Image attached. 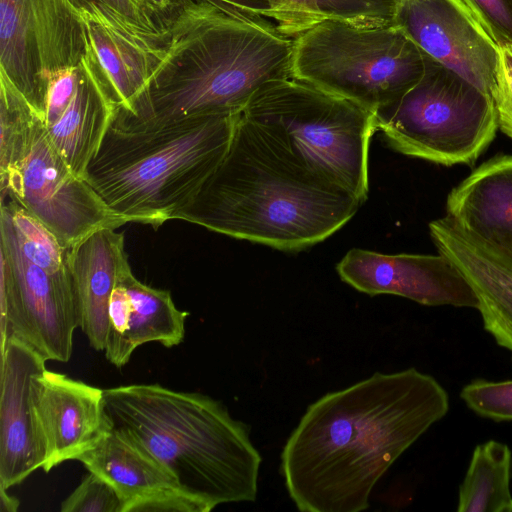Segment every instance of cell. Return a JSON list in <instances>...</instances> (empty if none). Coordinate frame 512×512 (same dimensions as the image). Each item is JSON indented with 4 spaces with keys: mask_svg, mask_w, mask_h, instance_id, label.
Masks as SVG:
<instances>
[{
    "mask_svg": "<svg viewBox=\"0 0 512 512\" xmlns=\"http://www.w3.org/2000/svg\"><path fill=\"white\" fill-rule=\"evenodd\" d=\"M0 86L1 196L17 201L64 247L128 223L69 168L26 99L7 81Z\"/></svg>",
    "mask_w": 512,
    "mask_h": 512,
    "instance_id": "52a82bcc",
    "label": "cell"
},
{
    "mask_svg": "<svg viewBox=\"0 0 512 512\" xmlns=\"http://www.w3.org/2000/svg\"><path fill=\"white\" fill-rule=\"evenodd\" d=\"M0 214L7 218L20 250L31 262L52 273L67 268V247L17 201L1 196Z\"/></svg>",
    "mask_w": 512,
    "mask_h": 512,
    "instance_id": "484cf974",
    "label": "cell"
},
{
    "mask_svg": "<svg viewBox=\"0 0 512 512\" xmlns=\"http://www.w3.org/2000/svg\"><path fill=\"white\" fill-rule=\"evenodd\" d=\"M117 108L89 43L71 99L56 116L42 121L50 141L77 176L84 179Z\"/></svg>",
    "mask_w": 512,
    "mask_h": 512,
    "instance_id": "2e32d148",
    "label": "cell"
},
{
    "mask_svg": "<svg viewBox=\"0 0 512 512\" xmlns=\"http://www.w3.org/2000/svg\"><path fill=\"white\" fill-rule=\"evenodd\" d=\"M492 98L498 128L512 138V47L500 48V63Z\"/></svg>",
    "mask_w": 512,
    "mask_h": 512,
    "instance_id": "4dcf8cb0",
    "label": "cell"
},
{
    "mask_svg": "<svg viewBox=\"0 0 512 512\" xmlns=\"http://www.w3.org/2000/svg\"><path fill=\"white\" fill-rule=\"evenodd\" d=\"M239 113L152 126L116 109L84 179L113 213L157 229L195 197L220 164Z\"/></svg>",
    "mask_w": 512,
    "mask_h": 512,
    "instance_id": "5b68a950",
    "label": "cell"
},
{
    "mask_svg": "<svg viewBox=\"0 0 512 512\" xmlns=\"http://www.w3.org/2000/svg\"><path fill=\"white\" fill-rule=\"evenodd\" d=\"M0 66L1 78L7 80L41 117L44 91L28 0H0Z\"/></svg>",
    "mask_w": 512,
    "mask_h": 512,
    "instance_id": "7402d4cb",
    "label": "cell"
},
{
    "mask_svg": "<svg viewBox=\"0 0 512 512\" xmlns=\"http://www.w3.org/2000/svg\"><path fill=\"white\" fill-rule=\"evenodd\" d=\"M206 504L180 488H168L130 504L125 512H209Z\"/></svg>",
    "mask_w": 512,
    "mask_h": 512,
    "instance_id": "f546056e",
    "label": "cell"
},
{
    "mask_svg": "<svg viewBox=\"0 0 512 512\" xmlns=\"http://www.w3.org/2000/svg\"><path fill=\"white\" fill-rule=\"evenodd\" d=\"M28 7L45 96L46 81L53 72L80 65L89 46L88 35L68 0H28Z\"/></svg>",
    "mask_w": 512,
    "mask_h": 512,
    "instance_id": "44dd1931",
    "label": "cell"
},
{
    "mask_svg": "<svg viewBox=\"0 0 512 512\" xmlns=\"http://www.w3.org/2000/svg\"><path fill=\"white\" fill-rule=\"evenodd\" d=\"M394 24L426 56L492 96L500 48L461 0H398Z\"/></svg>",
    "mask_w": 512,
    "mask_h": 512,
    "instance_id": "8fae6325",
    "label": "cell"
},
{
    "mask_svg": "<svg viewBox=\"0 0 512 512\" xmlns=\"http://www.w3.org/2000/svg\"><path fill=\"white\" fill-rule=\"evenodd\" d=\"M166 24L164 52L131 111L161 126L236 114L264 84L292 76L293 38L221 0H179Z\"/></svg>",
    "mask_w": 512,
    "mask_h": 512,
    "instance_id": "7a4b0ae2",
    "label": "cell"
},
{
    "mask_svg": "<svg viewBox=\"0 0 512 512\" xmlns=\"http://www.w3.org/2000/svg\"><path fill=\"white\" fill-rule=\"evenodd\" d=\"M124 502L116 489L99 475L89 472L61 503V512H123Z\"/></svg>",
    "mask_w": 512,
    "mask_h": 512,
    "instance_id": "83f0119b",
    "label": "cell"
},
{
    "mask_svg": "<svg viewBox=\"0 0 512 512\" xmlns=\"http://www.w3.org/2000/svg\"><path fill=\"white\" fill-rule=\"evenodd\" d=\"M341 280L370 296L391 294L422 305L478 307L461 271L444 254H382L349 250L336 265Z\"/></svg>",
    "mask_w": 512,
    "mask_h": 512,
    "instance_id": "7c38bea8",
    "label": "cell"
},
{
    "mask_svg": "<svg viewBox=\"0 0 512 512\" xmlns=\"http://www.w3.org/2000/svg\"><path fill=\"white\" fill-rule=\"evenodd\" d=\"M374 119L394 150L445 166L473 164L498 129L492 96L428 56L422 77Z\"/></svg>",
    "mask_w": 512,
    "mask_h": 512,
    "instance_id": "9c48e42d",
    "label": "cell"
},
{
    "mask_svg": "<svg viewBox=\"0 0 512 512\" xmlns=\"http://www.w3.org/2000/svg\"><path fill=\"white\" fill-rule=\"evenodd\" d=\"M499 48L512 47V0H461Z\"/></svg>",
    "mask_w": 512,
    "mask_h": 512,
    "instance_id": "f1b7e54d",
    "label": "cell"
},
{
    "mask_svg": "<svg viewBox=\"0 0 512 512\" xmlns=\"http://www.w3.org/2000/svg\"><path fill=\"white\" fill-rule=\"evenodd\" d=\"M83 23L115 105L131 111L147 83L153 63L117 35L95 23Z\"/></svg>",
    "mask_w": 512,
    "mask_h": 512,
    "instance_id": "cb8c5ba5",
    "label": "cell"
},
{
    "mask_svg": "<svg viewBox=\"0 0 512 512\" xmlns=\"http://www.w3.org/2000/svg\"><path fill=\"white\" fill-rule=\"evenodd\" d=\"M139 1H141V2H143V3H146V4L153 5V4H151L148 0H139ZM153 6H154V5H153Z\"/></svg>",
    "mask_w": 512,
    "mask_h": 512,
    "instance_id": "836d02e7",
    "label": "cell"
},
{
    "mask_svg": "<svg viewBox=\"0 0 512 512\" xmlns=\"http://www.w3.org/2000/svg\"><path fill=\"white\" fill-rule=\"evenodd\" d=\"M512 454L495 440L476 446L459 490V512H512Z\"/></svg>",
    "mask_w": 512,
    "mask_h": 512,
    "instance_id": "603a6c76",
    "label": "cell"
},
{
    "mask_svg": "<svg viewBox=\"0 0 512 512\" xmlns=\"http://www.w3.org/2000/svg\"><path fill=\"white\" fill-rule=\"evenodd\" d=\"M460 396L476 414L495 421L512 420V380L473 381L463 387Z\"/></svg>",
    "mask_w": 512,
    "mask_h": 512,
    "instance_id": "4316f807",
    "label": "cell"
},
{
    "mask_svg": "<svg viewBox=\"0 0 512 512\" xmlns=\"http://www.w3.org/2000/svg\"><path fill=\"white\" fill-rule=\"evenodd\" d=\"M46 359L16 339L1 344L0 487L10 489L43 467L31 386Z\"/></svg>",
    "mask_w": 512,
    "mask_h": 512,
    "instance_id": "5bb4252c",
    "label": "cell"
},
{
    "mask_svg": "<svg viewBox=\"0 0 512 512\" xmlns=\"http://www.w3.org/2000/svg\"><path fill=\"white\" fill-rule=\"evenodd\" d=\"M449 410L446 390L409 368L376 372L309 405L280 471L302 512H360L392 464Z\"/></svg>",
    "mask_w": 512,
    "mask_h": 512,
    "instance_id": "6da1fadb",
    "label": "cell"
},
{
    "mask_svg": "<svg viewBox=\"0 0 512 512\" xmlns=\"http://www.w3.org/2000/svg\"><path fill=\"white\" fill-rule=\"evenodd\" d=\"M127 308V330L114 366L126 365L139 346L158 342L170 348L185 337L187 311L179 310L167 290L153 288L139 281L129 264L120 273Z\"/></svg>",
    "mask_w": 512,
    "mask_h": 512,
    "instance_id": "ffe728a7",
    "label": "cell"
},
{
    "mask_svg": "<svg viewBox=\"0 0 512 512\" xmlns=\"http://www.w3.org/2000/svg\"><path fill=\"white\" fill-rule=\"evenodd\" d=\"M112 430L159 461L208 506L253 502L261 456L247 425L218 400L160 384L103 389Z\"/></svg>",
    "mask_w": 512,
    "mask_h": 512,
    "instance_id": "277c9868",
    "label": "cell"
},
{
    "mask_svg": "<svg viewBox=\"0 0 512 512\" xmlns=\"http://www.w3.org/2000/svg\"><path fill=\"white\" fill-rule=\"evenodd\" d=\"M128 257L124 234L101 228L67 247V265L79 309L80 327L89 344L104 351L112 291Z\"/></svg>",
    "mask_w": 512,
    "mask_h": 512,
    "instance_id": "e0dca14e",
    "label": "cell"
},
{
    "mask_svg": "<svg viewBox=\"0 0 512 512\" xmlns=\"http://www.w3.org/2000/svg\"><path fill=\"white\" fill-rule=\"evenodd\" d=\"M447 216L512 257V155L495 156L452 189Z\"/></svg>",
    "mask_w": 512,
    "mask_h": 512,
    "instance_id": "ac0fdd59",
    "label": "cell"
},
{
    "mask_svg": "<svg viewBox=\"0 0 512 512\" xmlns=\"http://www.w3.org/2000/svg\"><path fill=\"white\" fill-rule=\"evenodd\" d=\"M19 501L8 494V490L0 487V511L15 512L18 510Z\"/></svg>",
    "mask_w": 512,
    "mask_h": 512,
    "instance_id": "1f68e13d",
    "label": "cell"
},
{
    "mask_svg": "<svg viewBox=\"0 0 512 512\" xmlns=\"http://www.w3.org/2000/svg\"><path fill=\"white\" fill-rule=\"evenodd\" d=\"M31 397L46 473L77 460L112 431L103 389L45 369L34 377Z\"/></svg>",
    "mask_w": 512,
    "mask_h": 512,
    "instance_id": "4fadbf2b",
    "label": "cell"
},
{
    "mask_svg": "<svg viewBox=\"0 0 512 512\" xmlns=\"http://www.w3.org/2000/svg\"><path fill=\"white\" fill-rule=\"evenodd\" d=\"M426 60L394 23L323 20L293 38L291 74L374 113L422 77Z\"/></svg>",
    "mask_w": 512,
    "mask_h": 512,
    "instance_id": "ba28073f",
    "label": "cell"
},
{
    "mask_svg": "<svg viewBox=\"0 0 512 512\" xmlns=\"http://www.w3.org/2000/svg\"><path fill=\"white\" fill-rule=\"evenodd\" d=\"M429 231L473 288L485 329L512 353V257L448 216L431 221Z\"/></svg>",
    "mask_w": 512,
    "mask_h": 512,
    "instance_id": "9a60e30c",
    "label": "cell"
},
{
    "mask_svg": "<svg viewBox=\"0 0 512 512\" xmlns=\"http://www.w3.org/2000/svg\"><path fill=\"white\" fill-rule=\"evenodd\" d=\"M82 21L95 23L126 41L158 34L165 35V26L155 18V6L139 0H68Z\"/></svg>",
    "mask_w": 512,
    "mask_h": 512,
    "instance_id": "d4e9b609",
    "label": "cell"
},
{
    "mask_svg": "<svg viewBox=\"0 0 512 512\" xmlns=\"http://www.w3.org/2000/svg\"><path fill=\"white\" fill-rule=\"evenodd\" d=\"M1 344L16 339L46 360L68 362L80 316L67 265L52 273L20 250L7 218L0 217Z\"/></svg>",
    "mask_w": 512,
    "mask_h": 512,
    "instance_id": "30bf717a",
    "label": "cell"
},
{
    "mask_svg": "<svg viewBox=\"0 0 512 512\" xmlns=\"http://www.w3.org/2000/svg\"><path fill=\"white\" fill-rule=\"evenodd\" d=\"M157 9H168L172 5V0H148Z\"/></svg>",
    "mask_w": 512,
    "mask_h": 512,
    "instance_id": "d6a6232c",
    "label": "cell"
},
{
    "mask_svg": "<svg viewBox=\"0 0 512 512\" xmlns=\"http://www.w3.org/2000/svg\"><path fill=\"white\" fill-rule=\"evenodd\" d=\"M77 460L88 472L99 475L116 489L124 502L123 512L130 504L149 495L180 488L167 468L114 430Z\"/></svg>",
    "mask_w": 512,
    "mask_h": 512,
    "instance_id": "d6986e66",
    "label": "cell"
},
{
    "mask_svg": "<svg viewBox=\"0 0 512 512\" xmlns=\"http://www.w3.org/2000/svg\"><path fill=\"white\" fill-rule=\"evenodd\" d=\"M241 115L292 165L365 202L374 113L289 76L260 87Z\"/></svg>",
    "mask_w": 512,
    "mask_h": 512,
    "instance_id": "8992f818",
    "label": "cell"
},
{
    "mask_svg": "<svg viewBox=\"0 0 512 512\" xmlns=\"http://www.w3.org/2000/svg\"><path fill=\"white\" fill-rule=\"evenodd\" d=\"M362 203L277 154L242 117L224 158L173 219L299 251L343 227Z\"/></svg>",
    "mask_w": 512,
    "mask_h": 512,
    "instance_id": "3957f363",
    "label": "cell"
}]
</instances>
